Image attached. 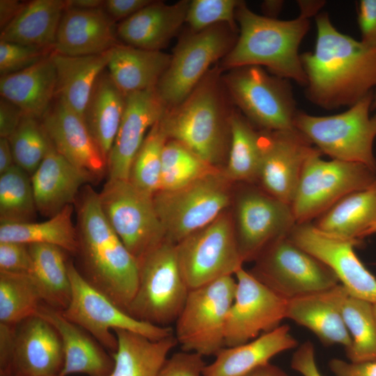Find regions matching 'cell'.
<instances>
[{
  "mask_svg": "<svg viewBox=\"0 0 376 376\" xmlns=\"http://www.w3.org/2000/svg\"><path fill=\"white\" fill-rule=\"evenodd\" d=\"M67 6L83 9H95L104 7L102 0H66Z\"/></svg>",
  "mask_w": 376,
  "mask_h": 376,
  "instance_id": "60",
  "label": "cell"
},
{
  "mask_svg": "<svg viewBox=\"0 0 376 376\" xmlns=\"http://www.w3.org/2000/svg\"><path fill=\"white\" fill-rule=\"evenodd\" d=\"M260 141L257 181L265 192L290 204L304 164L319 150L296 128L260 130Z\"/></svg>",
  "mask_w": 376,
  "mask_h": 376,
  "instance_id": "19",
  "label": "cell"
},
{
  "mask_svg": "<svg viewBox=\"0 0 376 376\" xmlns=\"http://www.w3.org/2000/svg\"><path fill=\"white\" fill-rule=\"evenodd\" d=\"M24 115L17 105L1 97L0 137L8 139L18 127Z\"/></svg>",
  "mask_w": 376,
  "mask_h": 376,
  "instance_id": "53",
  "label": "cell"
},
{
  "mask_svg": "<svg viewBox=\"0 0 376 376\" xmlns=\"http://www.w3.org/2000/svg\"><path fill=\"white\" fill-rule=\"evenodd\" d=\"M230 180L220 169L178 189L153 196L165 239L177 244L208 225L230 203Z\"/></svg>",
  "mask_w": 376,
  "mask_h": 376,
  "instance_id": "8",
  "label": "cell"
},
{
  "mask_svg": "<svg viewBox=\"0 0 376 376\" xmlns=\"http://www.w3.org/2000/svg\"><path fill=\"white\" fill-rule=\"evenodd\" d=\"M297 344L290 327L279 325L247 343L224 347L211 363L206 364L202 376H246Z\"/></svg>",
  "mask_w": 376,
  "mask_h": 376,
  "instance_id": "28",
  "label": "cell"
},
{
  "mask_svg": "<svg viewBox=\"0 0 376 376\" xmlns=\"http://www.w3.org/2000/svg\"><path fill=\"white\" fill-rule=\"evenodd\" d=\"M120 43L116 22L104 8L67 6L59 23L54 52L73 56L95 55Z\"/></svg>",
  "mask_w": 376,
  "mask_h": 376,
  "instance_id": "22",
  "label": "cell"
},
{
  "mask_svg": "<svg viewBox=\"0 0 376 376\" xmlns=\"http://www.w3.org/2000/svg\"><path fill=\"white\" fill-rule=\"evenodd\" d=\"M283 5V1L266 0L262 3L261 9L263 15L270 18H276L281 10Z\"/></svg>",
  "mask_w": 376,
  "mask_h": 376,
  "instance_id": "59",
  "label": "cell"
},
{
  "mask_svg": "<svg viewBox=\"0 0 376 376\" xmlns=\"http://www.w3.org/2000/svg\"><path fill=\"white\" fill-rule=\"evenodd\" d=\"M16 328L0 323V376H13Z\"/></svg>",
  "mask_w": 376,
  "mask_h": 376,
  "instance_id": "50",
  "label": "cell"
},
{
  "mask_svg": "<svg viewBox=\"0 0 376 376\" xmlns=\"http://www.w3.org/2000/svg\"><path fill=\"white\" fill-rule=\"evenodd\" d=\"M234 276L236 288L227 317L225 347L247 343L276 328L286 318L288 300L243 267Z\"/></svg>",
  "mask_w": 376,
  "mask_h": 376,
  "instance_id": "17",
  "label": "cell"
},
{
  "mask_svg": "<svg viewBox=\"0 0 376 376\" xmlns=\"http://www.w3.org/2000/svg\"><path fill=\"white\" fill-rule=\"evenodd\" d=\"M161 119L147 133L133 160L129 176L132 185L152 196L160 188L162 153L169 140Z\"/></svg>",
  "mask_w": 376,
  "mask_h": 376,
  "instance_id": "43",
  "label": "cell"
},
{
  "mask_svg": "<svg viewBox=\"0 0 376 376\" xmlns=\"http://www.w3.org/2000/svg\"><path fill=\"white\" fill-rule=\"evenodd\" d=\"M288 236L326 265L350 295L376 302V277L366 269L354 251V246L360 240L330 235L311 223L296 224Z\"/></svg>",
  "mask_w": 376,
  "mask_h": 376,
  "instance_id": "18",
  "label": "cell"
},
{
  "mask_svg": "<svg viewBox=\"0 0 376 376\" xmlns=\"http://www.w3.org/2000/svg\"><path fill=\"white\" fill-rule=\"evenodd\" d=\"M36 315L49 322L61 338L63 366L58 376H109L111 373L114 366L111 355L90 334L68 320L61 311L42 302Z\"/></svg>",
  "mask_w": 376,
  "mask_h": 376,
  "instance_id": "26",
  "label": "cell"
},
{
  "mask_svg": "<svg viewBox=\"0 0 376 376\" xmlns=\"http://www.w3.org/2000/svg\"><path fill=\"white\" fill-rule=\"evenodd\" d=\"M72 212L73 205H70L45 221L1 223L0 242L52 244L76 255L78 238Z\"/></svg>",
  "mask_w": 376,
  "mask_h": 376,
  "instance_id": "37",
  "label": "cell"
},
{
  "mask_svg": "<svg viewBox=\"0 0 376 376\" xmlns=\"http://www.w3.org/2000/svg\"><path fill=\"white\" fill-rule=\"evenodd\" d=\"M15 165L8 139L0 137V175L6 173Z\"/></svg>",
  "mask_w": 376,
  "mask_h": 376,
  "instance_id": "56",
  "label": "cell"
},
{
  "mask_svg": "<svg viewBox=\"0 0 376 376\" xmlns=\"http://www.w3.org/2000/svg\"><path fill=\"white\" fill-rule=\"evenodd\" d=\"M321 155L314 152L303 167L290 203L297 224L311 223L347 194L376 180V171L364 164L326 161Z\"/></svg>",
  "mask_w": 376,
  "mask_h": 376,
  "instance_id": "10",
  "label": "cell"
},
{
  "mask_svg": "<svg viewBox=\"0 0 376 376\" xmlns=\"http://www.w3.org/2000/svg\"><path fill=\"white\" fill-rule=\"evenodd\" d=\"M42 303L29 274L0 271V323L17 325Z\"/></svg>",
  "mask_w": 376,
  "mask_h": 376,
  "instance_id": "40",
  "label": "cell"
},
{
  "mask_svg": "<svg viewBox=\"0 0 376 376\" xmlns=\"http://www.w3.org/2000/svg\"><path fill=\"white\" fill-rule=\"evenodd\" d=\"M139 283L127 312L153 325L175 323L190 289L180 267L176 244L163 240L139 261Z\"/></svg>",
  "mask_w": 376,
  "mask_h": 376,
  "instance_id": "6",
  "label": "cell"
},
{
  "mask_svg": "<svg viewBox=\"0 0 376 376\" xmlns=\"http://www.w3.org/2000/svg\"><path fill=\"white\" fill-rule=\"evenodd\" d=\"M232 104L221 69L217 67L208 71L182 102L167 109L161 121L169 139L180 142L217 167L228 156Z\"/></svg>",
  "mask_w": 376,
  "mask_h": 376,
  "instance_id": "3",
  "label": "cell"
},
{
  "mask_svg": "<svg viewBox=\"0 0 376 376\" xmlns=\"http://www.w3.org/2000/svg\"><path fill=\"white\" fill-rule=\"evenodd\" d=\"M315 24L314 51L301 54L306 97L327 110L350 107L376 88V46L340 32L327 13Z\"/></svg>",
  "mask_w": 376,
  "mask_h": 376,
  "instance_id": "1",
  "label": "cell"
},
{
  "mask_svg": "<svg viewBox=\"0 0 376 376\" xmlns=\"http://www.w3.org/2000/svg\"><path fill=\"white\" fill-rule=\"evenodd\" d=\"M373 95L337 114L320 116L298 111L294 126L331 159L362 164L376 171V123L370 116Z\"/></svg>",
  "mask_w": 376,
  "mask_h": 376,
  "instance_id": "5",
  "label": "cell"
},
{
  "mask_svg": "<svg viewBox=\"0 0 376 376\" xmlns=\"http://www.w3.org/2000/svg\"><path fill=\"white\" fill-rule=\"evenodd\" d=\"M99 198L108 222L138 262L165 240L153 196L129 180L108 179Z\"/></svg>",
  "mask_w": 376,
  "mask_h": 376,
  "instance_id": "14",
  "label": "cell"
},
{
  "mask_svg": "<svg viewBox=\"0 0 376 376\" xmlns=\"http://www.w3.org/2000/svg\"><path fill=\"white\" fill-rule=\"evenodd\" d=\"M255 261L250 273L286 300L326 290L340 283L326 265L288 236L272 242Z\"/></svg>",
  "mask_w": 376,
  "mask_h": 376,
  "instance_id": "13",
  "label": "cell"
},
{
  "mask_svg": "<svg viewBox=\"0 0 376 376\" xmlns=\"http://www.w3.org/2000/svg\"><path fill=\"white\" fill-rule=\"evenodd\" d=\"M8 140L15 165L31 176L52 146L40 120L26 115Z\"/></svg>",
  "mask_w": 376,
  "mask_h": 376,
  "instance_id": "44",
  "label": "cell"
},
{
  "mask_svg": "<svg viewBox=\"0 0 376 376\" xmlns=\"http://www.w3.org/2000/svg\"><path fill=\"white\" fill-rule=\"evenodd\" d=\"M349 295L340 283L326 290L288 300L286 318L312 331L326 345H340L345 351L352 338L343 320L341 304Z\"/></svg>",
  "mask_w": 376,
  "mask_h": 376,
  "instance_id": "24",
  "label": "cell"
},
{
  "mask_svg": "<svg viewBox=\"0 0 376 376\" xmlns=\"http://www.w3.org/2000/svg\"><path fill=\"white\" fill-rule=\"evenodd\" d=\"M152 2L150 0H107L103 8L115 22H121Z\"/></svg>",
  "mask_w": 376,
  "mask_h": 376,
  "instance_id": "54",
  "label": "cell"
},
{
  "mask_svg": "<svg viewBox=\"0 0 376 376\" xmlns=\"http://www.w3.org/2000/svg\"><path fill=\"white\" fill-rule=\"evenodd\" d=\"M26 1L0 0V29L3 30L21 13Z\"/></svg>",
  "mask_w": 376,
  "mask_h": 376,
  "instance_id": "55",
  "label": "cell"
},
{
  "mask_svg": "<svg viewBox=\"0 0 376 376\" xmlns=\"http://www.w3.org/2000/svg\"><path fill=\"white\" fill-rule=\"evenodd\" d=\"M296 224L290 204L263 189L245 188L237 196L234 226L244 262L256 260L269 244L288 236Z\"/></svg>",
  "mask_w": 376,
  "mask_h": 376,
  "instance_id": "16",
  "label": "cell"
},
{
  "mask_svg": "<svg viewBox=\"0 0 376 376\" xmlns=\"http://www.w3.org/2000/svg\"><path fill=\"white\" fill-rule=\"evenodd\" d=\"M56 70L52 54L22 71L1 76L0 93L24 113L41 120L56 97Z\"/></svg>",
  "mask_w": 376,
  "mask_h": 376,
  "instance_id": "29",
  "label": "cell"
},
{
  "mask_svg": "<svg viewBox=\"0 0 376 376\" xmlns=\"http://www.w3.org/2000/svg\"><path fill=\"white\" fill-rule=\"evenodd\" d=\"M236 288L226 276L191 289L175 324L174 335L183 351L215 356L225 347L227 317Z\"/></svg>",
  "mask_w": 376,
  "mask_h": 376,
  "instance_id": "11",
  "label": "cell"
},
{
  "mask_svg": "<svg viewBox=\"0 0 376 376\" xmlns=\"http://www.w3.org/2000/svg\"><path fill=\"white\" fill-rule=\"evenodd\" d=\"M66 0H33L1 31L0 40L53 49Z\"/></svg>",
  "mask_w": 376,
  "mask_h": 376,
  "instance_id": "34",
  "label": "cell"
},
{
  "mask_svg": "<svg viewBox=\"0 0 376 376\" xmlns=\"http://www.w3.org/2000/svg\"><path fill=\"white\" fill-rule=\"evenodd\" d=\"M373 311L375 320V322H376V302L373 303Z\"/></svg>",
  "mask_w": 376,
  "mask_h": 376,
  "instance_id": "63",
  "label": "cell"
},
{
  "mask_svg": "<svg viewBox=\"0 0 376 376\" xmlns=\"http://www.w3.org/2000/svg\"><path fill=\"white\" fill-rule=\"evenodd\" d=\"M202 355L181 351L169 357L158 376H202L206 366Z\"/></svg>",
  "mask_w": 376,
  "mask_h": 376,
  "instance_id": "47",
  "label": "cell"
},
{
  "mask_svg": "<svg viewBox=\"0 0 376 376\" xmlns=\"http://www.w3.org/2000/svg\"><path fill=\"white\" fill-rule=\"evenodd\" d=\"M125 100L126 95L106 68L94 84L84 119L107 161L123 116Z\"/></svg>",
  "mask_w": 376,
  "mask_h": 376,
  "instance_id": "33",
  "label": "cell"
},
{
  "mask_svg": "<svg viewBox=\"0 0 376 376\" xmlns=\"http://www.w3.org/2000/svg\"><path fill=\"white\" fill-rule=\"evenodd\" d=\"M235 19L239 33L233 47L222 59L224 68L265 67L274 75L306 86L299 48L309 29L308 18L300 15L288 20L267 17L253 12L241 1Z\"/></svg>",
  "mask_w": 376,
  "mask_h": 376,
  "instance_id": "4",
  "label": "cell"
},
{
  "mask_svg": "<svg viewBox=\"0 0 376 376\" xmlns=\"http://www.w3.org/2000/svg\"><path fill=\"white\" fill-rule=\"evenodd\" d=\"M241 1L194 0L190 1L185 22L192 31H199L219 24L238 29L235 13Z\"/></svg>",
  "mask_w": 376,
  "mask_h": 376,
  "instance_id": "45",
  "label": "cell"
},
{
  "mask_svg": "<svg viewBox=\"0 0 376 376\" xmlns=\"http://www.w3.org/2000/svg\"><path fill=\"white\" fill-rule=\"evenodd\" d=\"M52 376H58V375H52Z\"/></svg>",
  "mask_w": 376,
  "mask_h": 376,
  "instance_id": "64",
  "label": "cell"
},
{
  "mask_svg": "<svg viewBox=\"0 0 376 376\" xmlns=\"http://www.w3.org/2000/svg\"><path fill=\"white\" fill-rule=\"evenodd\" d=\"M36 212L31 176L16 165L0 175L1 223L30 222Z\"/></svg>",
  "mask_w": 376,
  "mask_h": 376,
  "instance_id": "41",
  "label": "cell"
},
{
  "mask_svg": "<svg viewBox=\"0 0 376 376\" xmlns=\"http://www.w3.org/2000/svg\"><path fill=\"white\" fill-rule=\"evenodd\" d=\"M55 150L96 180L107 169V159L82 116L55 97L40 120Z\"/></svg>",
  "mask_w": 376,
  "mask_h": 376,
  "instance_id": "21",
  "label": "cell"
},
{
  "mask_svg": "<svg viewBox=\"0 0 376 376\" xmlns=\"http://www.w3.org/2000/svg\"><path fill=\"white\" fill-rule=\"evenodd\" d=\"M97 180L64 158L53 146L31 175L37 211L51 218L75 203L81 187Z\"/></svg>",
  "mask_w": 376,
  "mask_h": 376,
  "instance_id": "25",
  "label": "cell"
},
{
  "mask_svg": "<svg viewBox=\"0 0 376 376\" xmlns=\"http://www.w3.org/2000/svg\"><path fill=\"white\" fill-rule=\"evenodd\" d=\"M372 109H376V90H375V91H374ZM373 120H375V122L376 123V115L375 116H373Z\"/></svg>",
  "mask_w": 376,
  "mask_h": 376,
  "instance_id": "62",
  "label": "cell"
},
{
  "mask_svg": "<svg viewBox=\"0 0 376 376\" xmlns=\"http://www.w3.org/2000/svg\"><path fill=\"white\" fill-rule=\"evenodd\" d=\"M357 13L361 40L376 46V0H361Z\"/></svg>",
  "mask_w": 376,
  "mask_h": 376,
  "instance_id": "49",
  "label": "cell"
},
{
  "mask_svg": "<svg viewBox=\"0 0 376 376\" xmlns=\"http://www.w3.org/2000/svg\"><path fill=\"white\" fill-rule=\"evenodd\" d=\"M28 246L32 258V269L29 274L38 289L42 302L56 310L64 311L71 298L65 251L48 244Z\"/></svg>",
  "mask_w": 376,
  "mask_h": 376,
  "instance_id": "36",
  "label": "cell"
},
{
  "mask_svg": "<svg viewBox=\"0 0 376 376\" xmlns=\"http://www.w3.org/2000/svg\"><path fill=\"white\" fill-rule=\"evenodd\" d=\"M376 222V180L368 187L352 192L319 217L313 225L337 237L362 240Z\"/></svg>",
  "mask_w": 376,
  "mask_h": 376,
  "instance_id": "35",
  "label": "cell"
},
{
  "mask_svg": "<svg viewBox=\"0 0 376 376\" xmlns=\"http://www.w3.org/2000/svg\"><path fill=\"white\" fill-rule=\"evenodd\" d=\"M375 233H376V222L363 233L361 238L363 239Z\"/></svg>",
  "mask_w": 376,
  "mask_h": 376,
  "instance_id": "61",
  "label": "cell"
},
{
  "mask_svg": "<svg viewBox=\"0 0 376 376\" xmlns=\"http://www.w3.org/2000/svg\"><path fill=\"white\" fill-rule=\"evenodd\" d=\"M246 376H289L279 367L268 363L262 366Z\"/></svg>",
  "mask_w": 376,
  "mask_h": 376,
  "instance_id": "58",
  "label": "cell"
},
{
  "mask_svg": "<svg viewBox=\"0 0 376 376\" xmlns=\"http://www.w3.org/2000/svg\"><path fill=\"white\" fill-rule=\"evenodd\" d=\"M190 1L173 4L152 3L117 25L122 43L132 47L162 51L185 22Z\"/></svg>",
  "mask_w": 376,
  "mask_h": 376,
  "instance_id": "27",
  "label": "cell"
},
{
  "mask_svg": "<svg viewBox=\"0 0 376 376\" xmlns=\"http://www.w3.org/2000/svg\"><path fill=\"white\" fill-rule=\"evenodd\" d=\"M79 255L83 277L127 312L139 283L138 260L108 222L99 193L84 187L75 203Z\"/></svg>",
  "mask_w": 376,
  "mask_h": 376,
  "instance_id": "2",
  "label": "cell"
},
{
  "mask_svg": "<svg viewBox=\"0 0 376 376\" xmlns=\"http://www.w3.org/2000/svg\"><path fill=\"white\" fill-rule=\"evenodd\" d=\"M218 170V167L206 162L183 144L169 139L162 153L159 191L180 189Z\"/></svg>",
  "mask_w": 376,
  "mask_h": 376,
  "instance_id": "42",
  "label": "cell"
},
{
  "mask_svg": "<svg viewBox=\"0 0 376 376\" xmlns=\"http://www.w3.org/2000/svg\"><path fill=\"white\" fill-rule=\"evenodd\" d=\"M63 366L61 340L49 322L34 315L17 325L13 376L58 375Z\"/></svg>",
  "mask_w": 376,
  "mask_h": 376,
  "instance_id": "23",
  "label": "cell"
},
{
  "mask_svg": "<svg viewBox=\"0 0 376 376\" xmlns=\"http://www.w3.org/2000/svg\"><path fill=\"white\" fill-rule=\"evenodd\" d=\"M111 49L88 56H66L54 52L52 54L57 75L56 97L83 118L94 84L107 68Z\"/></svg>",
  "mask_w": 376,
  "mask_h": 376,
  "instance_id": "32",
  "label": "cell"
},
{
  "mask_svg": "<svg viewBox=\"0 0 376 376\" xmlns=\"http://www.w3.org/2000/svg\"><path fill=\"white\" fill-rule=\"evenodd\" d=\"M291 368L302 376H322L316 364L312 343L306 341L297 347L291 359Z\"/></svg>",
  "mask_w": 376,
  "mask_h": 376,
  "instance_id": "51",
  "label": "cell"
},
{
  "mask_svg": "<svg viewBox=\"0 0 376 376\" xmlns=\"http://www.w3.org/2000/svg\"><path fill=\"white\" fill-rule=\"evenodd\" d=\"M239 29L219 24L183 36L171 54L170 64L156 86L157 92L171 109L182 102L220 58L233 47Z\"/></svg>",
  "mask_w": 376,
  "mask_h": 376,
  "instance_id": "9",
  "label": "cell"
},
{
  "mask_svg": "<svg viewBox=\"0 0 376 376\" xmlns=\"http://www.w3.org/2000/svg\"><path fill=\"white\" fill-rule=\"evenodd\" d=\"M181 272L189 288L200 287L243 267L234 221L226 212L176 244Z\"/></svg>",
  "mask_w": 376,
  "mask_h": 376,
  "instance_id": "15",
  "label": "cell"
},
{
  "mask_svg": "<svg viewBox=\"0 0 376 376\" xmlns=\"http://www.w3.org/2000/svg\"><path fill=\"white\" fill-rule=\"evenodd\" d=\"M300 15L310 18L316 16L320 9L324 6V1H298Z\"/></svg>",
  "mask_w": 376,
  "mask_h": 376,
  "instance_id": "57",
  "label": "cell"
},
{
  "mask_svg": "<svg viewBox=\"0 0 376 376\" xmlns=\"http://www.w3.org/2000/svg\"><path fill=\"white\" fill-rule=\"evenodd\" d=\"M32 258L29 246L13 242H0V271L30 274Z\"/></svg>",
  "mask_w": 376,
  "mask_h": 376,
  "instance_id": "48",
  "label": "cell"
},
{
  "mask_svg": "<svg viewBox=\"0 0 376 376\" xmlns=\"http://www.w3.org/2000/svg\"><path fill=\"white\" fill-rule=\"evenodd\" d=\"M343 320L352 338L346 356L352 362L376 361V322L373 303L347 295L341 304Z\"/></svg>",
  "mask_w": 376,
  "mask_h": 376,
  "instance_id": "39",
  "label": "cell"
},
{
  "mask_svg": "<svg viewBox=\"0 0 376 376\" xmlns=\"http://www.w3.org/2000/svg\"><path fill=\"white\" fill-rule=\"evenodd\" d=\"M171 54L120 43L111 49L107 70L125 95L156 87L167 70Z\"/></svg>",
  "mask_w": 376,
  "mask_h": 376,
  "instance_id": "31",
  "label": "cell"
},
{
  "mask_svg": "<svg viewBox=\"0 0 376 376\" xmlns=\"http://www.w3.org/2000/svg\"><path fill=\"white\" fill-rule=\"evenodd\" d=\"M113 331L118 345L111 354L114 366L109 376H158L170 352L178 344L174 334L151 339L125 329Z\"/></svg>",
  "mask_w": 376,
  "mask_h": 376,
  "instance_id": "30",
  "label": "cell"
},
{
  "mask_svg": "<svg viewBox=\"0 0 376 376\" xmlns=\"http://www.w3.org/2000/svg\"><path fill=\"white\" fill-rule=\"evenodd\" d=\"M53 52V49L0 40V75L4 76L26 69Z\"/></svg>",
  "mask_w": 376,
  "mask_h": 376,
  "instance_id": "46",
  "label": "cell"
},
{
  "mask_svg": "<svg viewBox=\"0 0 376 376\" xmlns=\"http://www.w3.org/2000/svg\"><path fill=\"white\" fill-rule=\"evenodd\" d=\"M228 70L222 79L229 97L253 125L271 131L295 128L298 111L290 80L258 65Z\"/></svg>",
  "mask_w": 376,
  "mask_h": 376,
  "instance_id": "7",
  "label": "cell"
},
{
  "mask_svg": "<svg viewBox=\"0 0 376 376\" xmlns=\"http://www.w3.org/2000/svg\"><path fill=\"white\" fill-rule=\"evenodd\" d=\"M329 368L335 376H376V361L347 362L334 358Z\"/></svg>",
  "mask_w": 376,
  "mask_h": 376,
  "instance_id": "52",
  "label": "cell"
},
{
  "mask_svg": "<svg viewBox=\"0 0 376 376\" xmlns=\"http://www.w3.org/2000/svg\"><path fill=\"white\" fill-rule=\"evenodd\" d=\"M166 110L156 87L126 95L123 116L107 157L109 180H129L132 164L147 133Z\"/></svg>",
  "mask_w": 376,
  "mask_h": 376,
  "instance_id": "20",
  "label": "cell"
},
{
  "mask_svg": "<svg viewBox=\"0 0 376 376\" xmlns=\"http://www.w3.org/2000/svg\"><path fill=\"white\" fill-rule=\"evenodd\" d=\"M230 139L224 172L230 181H257L261 161L260 132L234 108L230 117Z\"/></svg>",
  "mask_w": 376,
  "mask_h": 376,
  "instance_id": "38",
  "label": "cell"
},
{
  "mask_svg": "<svg viewBox=\"0 0 376 376\" xmlns=\"http://www.w3.org/2000/svg\"><path fill=\"white\" fill-rule=\"evenodd\" d=\"M68 270L71 298L63 315L90 334L110 354L116 352L118 345L113 331L115 329L137 332L151 339L174 334L170 327L153 325L131 316L91 285L73 262L68 261Z\"/></svg>",
  "mask_w": 376,
  "mask_h": 376,
  "instance_id": "12",
  "label": "cell"
}]
</instances>
